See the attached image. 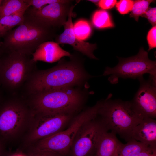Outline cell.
I'll return each mask as SVG.
<instances>
[{"label":"cell","instance_id":"cell-15","mask_svg":"<svg viewBox=\"0 0 156 156\" xmlns=\"http://www.w3.org/2000/svg\"><path fill=\"white\" fill-rule=\"evenodd\" d=\"M32 56L35 62L40 60L52 63L64 56L70 57L72 55L62 48L58 43L48 41L41 44Z\"/></svg>","mask_w":156,"mask_h":156},{"label":"cell","instance_id":"cell-16","mask_svg":"<svg viewBox=\"0 0 156 156\" xmlns=\"http://www.w3.org/2000/svg\"><path fill=\"white\" fill-rule=\"evenodd\" d=\"M122 143L116 134L106 131L101 135L95 149L96 156H116Z\"/></svg>","mask_w":156,"mask_h":156},{"label":"cell","instance_id":"cell-19","mask_svg":"<svg viewBox=\"0 0 156 156\" xmlns=\"http://www.w3.org/2000/svg\"><path fill=\"white\" fill-rule=\"evenodd\" d=\"M26 10L0 18L1 29V36H3L14 27L18 26L23 22L24 15Z\"/></svg>","mask_w":156,"mask_h":156},{"label":"cell","instance_id":"cell-11","mask_svg":"<svg viewBox=\"0 0 156 156\" xmlns=\"http://www.w3.org/2000/svg\"><path fill=\"white\" fill-rule=\"evenodd\" d=\"M73 0L48 5L39 9L29 7L26 11L48 26L55 29L64 25L67 21Z\"/></svg>","mask_w":156,"mask_h":156},{"label":"cell","instance_id":"cell-1","mask_svg":"<svg viewBox=\"0 0 156 156\" xmlns=\"http://www.w3.org/2000/svg\"><path fill=\"white\" fill-rule=\"evenodd\" d=\"M70 57V60H61L51 68L35 70L26 82L29 94L73 87L90 77L84 71L81 60L74 55Z\"/></svg>","mask_w":156,"mask_h":156},{"label":"cell","instance_id":"cell-27","mask_svg":"<svg viewBox=\"0 0 156 156\" xmlns=\"http://www.w3.org/2000/svg\"><path fill=\"white\" fill-rule=\"evenodd\" d=\"M29 156H62V155L53 152L36 149Z\"/></svg>","mask_w":156,"mask_h":156},{"label":"cell","instance_id":"cell-22","mask_svg":"<svg viewBox=\"0 0 156 156\" xmlns=\"http://www.w3.org/2000/svg\"><path fill=\"white\" fill-rule=\"evenodd\" d=\"M153 1L151 0H138L134 1L132 10L130 14L138 21L139 17L144 14L149 8L150 4Z\"/></svg>","mask_w":156,"mask_h":156},{"label":"cell","instance_id":"cell-7","mask_svg":"<svg viewBox=\"0 0 156 156\" xmlns=\"http://www.w3.org/2000/svg\"><path fill=\"white\" fill-rule=\"evenodd\" d=\"M118 64L113 68L107 67L104 75H110L108 80L112 84L116 83L120 78L135 79L148 73L156 77V62L150 60L148 53L141 48L135 55L127 58H118Z\"/></svg>","mask_w":156,"mask_h":156},{"label":"cell","instance_id":"cell-2","mask_svg":"<svg viewBox=\"0 0 156 156\" xmlns=\"http://www.w3.org/2000/svg\"><path fill=\"white\" fill-rule=\"evenodd\" d=\"M24 17L22 24L2 36L0 47L5 50L32 55L41 44L55 38L56 30L26 11Z\"/></svg>","mask_w":156,"mask_h":156},{"label":"cell","instance_id":"cell-26","mask_svg":"<svg viewBox=\"0 0 156 156\" xmlns=\"http://www.w3.org/2000/svg\"><path fill=\"white\" fill-rule=\"evenodd\" d=\"M156 32L155 26L153 27L148 33L147 39L149 46L148 51L156 47Z\"/></svg>","mask_w":156,"mask_h":156},{"label":"cell","instance_id":"cell-14","mask_svg":"<svg viewBox=\"0 0 156 156\" xmlns=\"http://www.w3.org/2000/svg\"><path fill=\"white\" fill-rule=\"evenodd\" d=\"M131 139L156 148V120L149 118H144L133 130Z\"/></svg>","mask_w":156,"mask_h":156},{"label":"cell","instance_id":"cell-17","mask_svg":"<svg viewBox=\"0 0 156 156\" xmlns=\"http://www.w3.org/2000/svg\"><path fill=\"white\" fill-rule=\"evenodd\" d=\"M29 7L25 0H2L0 3V18L26 10Z\"/></svg>","mask_w":156,"mask_h":156},{"label":"cell","instance_id":"cell-4","mask_svg":"<svg viewBox=\"0 0 156 156\" xmlns=\"http://www.w3.org/2000/svg\"><path fill=\"white\" fill-rule=\"evenodd\" d=\"M37 114H69L81 106L82 94L73 87L44 91L32 95Z\"/></svg>","mask_w":156,"mask_h":156},{"label":"cell","instance_id":"cell-37","mask_svg":"<svg viewBox=\"0 0 156 156\" xmlns=\"http://www.w3.org/2000/svg\"><path fill=\"white\" fill-rule=\"evenodd\" d=\"M1 43H0V44Z\"/></svg>","mask_w":156,"mask_h":156},{"label":"cell","instance_id":"cell-33","mask_svg":"<svg viewBox=\"0 0 156 156\" xmlns=\"http://www.w3.org/2000/svg\"><path fill=\"white\" fill-rule=\"evenodd\" d=\"M1 144L0 143V155H1Z\"/></svg>","mask_w":156,"mask_h":156},{"label":"cell","instance_id":"cell-12","mask_svg":"<svg viewBox=\"0 0 156 156\" xmlns=\"http://www.w3.org/2000/svg\"><path fill=\"white\" fill-rule=\"evenodd\" d=\"M69 114H37L38 118L29 135L28 141L39 140L60 131L69 119Z\"/></svg>","mask_w":156,"mask_h":156},{"label":"cell","instance_id":"cell-34","mask_svg":"<svg viewBox=\"0 0 156 156\" xmlns=\"http://www.w3.org/2000/svg\"><path fill=\"white\" fill-rule=\"evenodd\" d=\"M1 48L0 47V56L1 53Z\"/></svg>","mask_w":156,"mask_h":156},{"label":"cell","instance_id":"cell-31","mask_svg":"<svg viewBox=\"0 0 156 156\" xmlns=\"http://www.w3.org/2000/svg\"><path fill=\"white\" fill-rule=\"evenodd\" d=\"M12 156H24L23 155H21V154H16L15 155H14Z\"/></svg>","mask_w":156,"mask_h":156},{"label":"cell","instance_id":"cell-5","mask_svg":"<svg viewBox=\"0 0 156 156\" xmlns=\"http://www.w3.org/2000/svg\"><path fill=\"white\" fill-rule=\"evenodd\" d=\"M1 49L0 84L9 89H17L26 83L36 70V62L31 55Z\"/></svg>","mask_w":156,"mask_h":156},{"label":"cell","instance_id":"cell-9","mask_svg":"<svg viewBox=\"0 0 156 156\" xmlns=\"http://www.w3.org/2000/svg\"><path fill=\"white\" fill-rule=\"evenodd\" d=\"M140 86L133 100V107L143 118L156 117V78L149 76L145 80L143 76L138 79Z\"/></svg>","mask_w":156,"mask_h":156},{"label":"cell","instance_id":"cell-24","mask_svg":"<svg viewBox=\"0 0 156 156\" xmlns=\"http://www.w3.org/2000/svg\"><path fill=\"white\" fill-rule=\"evenodd\" d=\"M134 1L131 0H121L116 2V7L119 12L121 14H125L131 11Z\"/></svg>","mask_w":156,"mask_h":156},{"label":"cell","instance_id":"cell-25","mask_svg":"<svg viewBox=\"0 0 156 156\" xmlns=\"http://www.w3.org/2000/svg\"><path fill=\"white\" fill-rule=\"evenodd\" d=\"M141 16L146 18L153 27L156 26V7L151 8L149 7L146 12Z\"/></svg>","mask_w":156,"mask_h":156},{"label":"cell","instance_id":"cell-13","mask_svg":"<svg viewBox=\"0 0 156 156\" xmlns=\"http://www.w3.org/2000/svg\"><path fill=\"white\" fill-rule=\"evenodd\" d=\"M75 5L72 6L68 19L64 25V30L62 34L56 36L55 42L59 44H69L72 46L74 50L81 53L89 58L97 59L93 53L94 51L96 49V44L81 40L77 38L74 34L72 17L73 15V10Z\"/></svg>","mask_w":156,"mask_h":156},{"label":"cell","instance_id":"cell-3","mask_svg":"<svg viewBox=\"0 0 156 156\" xmlns=\"http://www.w3.org/2000/svg\"><path fill=\"white\" fill-rule=\"evenodd\" d=\"M112 94L101 101L98 115L111 132L127 142L131 139L134 128L143 119L135 110L131 101L111 99Z\"/></svg>","mask_w":156,"mask_h":156},{"label":"cell","instance_id":"cell-29","mask_svg":"<svg viewBox=\"0 0 156 156\" xmlns=\"http://www.w3.org/2000/svg\"><path fill=\"white\" fill-rule=\"evenodd\" d=\"M134 156H156V148H150Z\"/></svg>","mask_w":156,"mask_h":156},{"label":"cell","instance_id":"cell-28","mask_svg":"<svg viewBox=\"0 0 156 156\" xmlns=\"http://www.w3.org/2000/svg\"><path fill=\"white\" fill-rule=\"evenodd\" d=\"M116 2L115 0H101L99 1L98 6L103 9H108L114 7Z\"/></svg>","mask_w":156,"mask_h":156},{"label":"cell","instance_id":"cell-18","mask_svg":"<svg viewBox=\"0 0 156 156\" xmlns=\"http://www.w3.org/2000/svg\"><path fill=\"white\" fill-rule=\"evenodd\" d=\"M151 147H152L131 139L125 144L122 143L116 156H134Z\"/></svg>","mask_w":156,"mask_h":156},{"label":"cell","instance_id":"cell-21","mask_svg":"<svg viewBox=\"0 0 156 156\" xmlns=\"http://www.w3.org/2000/svg\"><path fill=\"white\" fill-rule=\"evenodd\" d=\"M73 29L75 36L83 41L88 38L92 32L91 27L89 23L83 19L79 20L73 24Z\"/></svg>","mask_w":156,"mask_h":156},{"label":"cell","instance_id":"cell-8","mask_svg":"<svg viewBox=\"0 0 156 156\" xmlns=\"http://www.w3.org/2000/svg\"><path fill=\"white\" fill-rule=\"evenodd\" d=\"M95 119L85 124L79 130L71 147L70 156H90L95 151L99 137L104 131H108L102 121Z\"/></svg>","mask_w":156,"mask_h":156},{"label":"cell","instance_id":"cell-36","mask_svg":"<svg viewBox=\"0 0 156 156\" xmlns=\"http://www.w3.org/2000/svg\"><path fill=\"white\" fill-rule=\"evenodd\" d=\"M2 1V0H0V3H1V2Z\"/></svg>","mask_w":156,"mask_h":156},{"label":"cell","instance_id":"cell-10","mask_svg":"<svg viewBox=\"0 0 156 156\" xmlns=\"http://www.w3.org/2000/svg\"><path fill=\"white\" fill-rule=\"evenodd\" d=\"M28 111L17 101L7 103L0 108V133L8 137L17 133L26 119Z\"/></svg>","mask_w":156,"mask_h":156},{"label":"cell","instance_id":"cell-6","mask_svg":"<svg viewBox=\"0 0 156 156\" xmlns=\"http://www.w3.org/2000/svg\"><path fill=\"white\" fill-rule=\"evenodd\" d=\"M101 105V101H99L80 113L66 130L38 140L36 149L53 152L62 156L66 155L81 127L96 118Z\"/></svg>","mask_w":156,"mask_h":156},{"label":"cell","instance_id":"cell-23","mask_svg":"<svg viewBox=\"0 0 156 156\" xmlns=\"http://www.w3.org/2000/svg\"><path fill=\"white\" fill-rule=\"evenodd\" d=\"M29 7L33 8L40 9L48 5L57 2H63L65 0H25Z\"/></svg>","mask_w":156,"mask_h":156},{"label":"cell","instance_id":"cell-20","mask_svg":"<svg viewBox=\"0 0 156 156\" xmlns=\"http://www.w3.org/2000/svg\"><path fill=\"white\" fill-rule=\"evenodd\" d=\"M92 22L94 27L98 29L111 27L114 26L109 13L103 10H97L94 13Z\"/></svg>","mask_w":156,"mask_h":156},{"label":"cell","instance_id":"cell-35","mask_svg":"<svg viewBox=\"0 0 156 156\" xmlns=\"http://www.w3.org/2000/svg\"><path fill=\"white\" fill-rule=\"evenodd\" d=\"M90 156H96L95 155H90Z\"/></svg>","mask_w":156,"mask_h":156},{"label":"cell","instance_id":"cell-32","mask_svg":"<svg viewBox=\"0 0 156 156\" xmlns=\"http://www.w3.org/2000/svg\"><path fill=\"white\" fill-rule=\"evenodd\" d=\"M1 25H0V36H1Z\"/></svg>","mask_w":156,"mask_h":156},{"label":"cell","instance_id":"cell-30","mask_svg":"<svg viewBox=\"0 0 156 156\" xmlns=\"http://www.w3.org/2000/svg\"><path fill=\"white\" fill-rule=\"evenodd\" d=\"M100 0H88V1H90V2H91L94 4H95L96 5H98V4L99 3V2Z\"/></svg>","mask_w":156,"mask_h":156}]
</instances>
